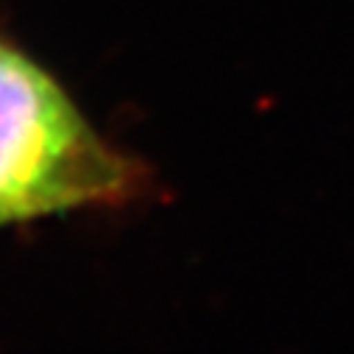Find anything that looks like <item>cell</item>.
<instances>
[{"label": "cell", "mask_w": 354, "mask_h": 354, "mask_svg": "<svg viewBox=\"0 0 354 354\" xmlns=\"http://www.w3.org/2000/svg\"><path fill=\"white\" fill-rule=\"evenodd\" d=\"M153 187L148 165L106 142L42 64L0 39V226L126 209Z\"/></svg>", "instance_id": "cell-1"}]
</instances>
